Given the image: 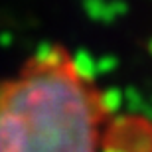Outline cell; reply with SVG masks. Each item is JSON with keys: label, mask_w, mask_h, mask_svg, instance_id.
<instances>
[{"label": "cell", "mask_w": 152, "mask_h": 152, "mask_svg": "<svg viewBox=\"0 0 152 152\" xmlns=\"http://www.w3.org/2000/svg\"><path fill=\"white\" fill-rule=\"evenodd\" d=\"M103 115L91 79L50 51L0 87V152H97Z\"/></svg>", "instance_id": "obj_1"}]
</instances>
